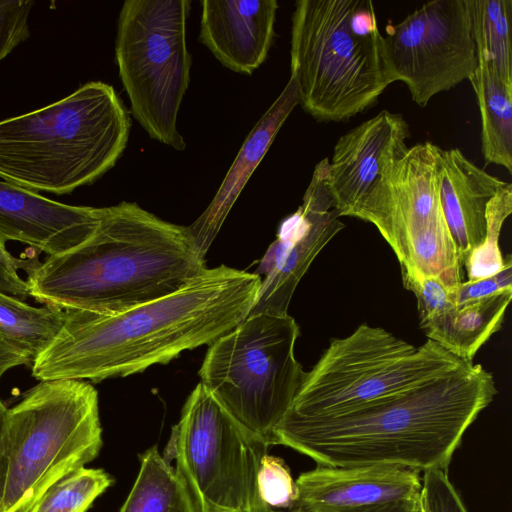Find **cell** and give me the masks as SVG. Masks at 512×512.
I'll return each mask as SVG.
<instances>
[{"instance_id": "cell-1", "label": "cell", "mask_w": 512, "mask_h": 512, "mask_svg": "<svg viewBox=\"0 0 512 512\" xmlns=\"http://www.w3.org/2000/svg\"><path fill=\"white\" fill-rule=\"evenodd\" d=\"M260 284L255 273L220 265L169 295L118 313L64 310V323L33 360L32 375L100 382L166 364L242 323Z\"/></svg>"}, {"instance_id": "cell-2", "label": "cell", "mask_w": 512, "mask_h": 512, "mask_svg": "<svg viewBox=\"0 0 512 512\" xmlns=\"http://www.w3.org/2000/svg\"><path fill=\"white\" fill-rule=\"evenodd\" d=\"M496 394L493 375L466 362L335 413L286 414L271 445L287 446L317 465L446 470L466 430Z\"/></svg>"}, {"instance_id": "cell-3", "label": "cell", "mask_w": 512, "mask_h": 512, "mask_svg": "<svg viewBox=\"0 0 512 512\" xmlns=\"http://www.w3.org/2000/svg\"><path fill=\"white\" fill-rule=\"evenodd\" d=\"M205 268L186 227L123 201L102 207L83 243L23 269L29 296L43 305L114 314L179 290Z\"/></svg>"}, {"instance_id": "cell-4", "label": "cell", "mask_w": 512, "mask_h": 512, "mask_svg": "<svg viewBox=\"0 0 512 512\" xmlns=\"http://www.w3.org/2000/svg\"><path fill=\"white\" fill-rule=\"evenodd\" d=\"M129 131L114 88L85 83L59 101L0 121V179L37 193L70 194L116 164Z\"/></svg>"}, {"instance_id": "cell-5", "label": "cell", "mask_w": 512, "mask_h": 512, "mask_svg": "<svg viewBox=\"0 0 512 512\" xmlns=\"http://www.w3.org/2000/svg\"><path fill=\"white\" fill-rule=\"evenodd\" d=\"M290 70L300 104L318 121H345L373 106L393 83L373 2L297 1Z\"/></svg>"}, {"instance_id": "cell-6", "label": "cell", "mask_w": 512, "mask_h": 512, "mask_svg": "<svg viewBox=\"0 0 512 512\" xmlns=\"http://www.w3.org/2000/svg\"><path fill=\"white\" fill-rule=\"evenodd\" d=\"M102 444L97 390L83 380L40 381L7 410L0 512H28L51 485L93 461Z\"/></svg>"}, {"instance_id": "cell-7", "label": "cell", "mask_w": 512, "mask_h": 512, "mask_svg": "<svg viewBox=\"0 0 512 512\" xmlns=\"http://www.w3.org/2000/svg\"><path fill=\"white\" fill-rule=\"evenodd\" d=\"M299 334L289 314L248 315L209 345L198 373L229 414L269 446L304 375L295 357Z\"/></svg>"}, {"instance_id": "cell-8", "label": "cell", "mask_w": 512, "mask_h": 512, "mask_svg": "<svg viewBox=\"0 0 512 512\" xmlns=\"http://www.w3.org/2000/svg\"><path fill=\"white\" fill-rule=\"evenodd\" d=\"M440 150L427 141L394 156L350 217L378 229L402 271L452 287L463 267L439 199Z\"/></svg>"}, {"instance_id": "cell-9", "label": "cell", "mask_w": 512, "mask_h": 512, "mask_svg": "<svg viewBox=\"0 0 512 512\" xmlns=\"http://www.w3.org/2000/svg\"><path fill=\"white\" fill-rule=\"evenodd\" d=\"M190 0H127L119 13L115 60L134 118L158 142L182 151L179 109L190 80Z\"/></svg>"}, {"instance_id": "cell-10", "label": "cell", "mask_w": 512, "mask_h": 512, "mask_svg": "<svg viewBox=\"0 0 512 512\" xmlns=\"http://www.w3.org/2000/svg\"><path fill=\"white\" fill-rule=\"evenodd\" d=\"M466 361L428 339L415 347L381 327L362 324L332 339L304 372L286 414L316 417L370 401L460 367Z\"/></svg>"}, {"instance_id": "cell-11", "label": "cell", "mask_w": 512, "mask_h": 512, "mask_svg": "<svg viewBox=\"0 0 512 512\" xmlns=\"http://www.w3.org/2000/svg\"><path fill=\"white\" fill-rule=\"evenodd\" d=\"M268 447L199 382L172 429L167 451L198 512H266L256 477Z\"/></svg>"}, {"instance_id": "cell-12", "label": "cell", "mask_w": 512, "mask_h": 512, "mask_svg": "<svg viewBox=\"0 0 512 512\" xmlns=\"http://www.w3.org/2000/svg\"><path fill=\"white\" fill-rule=\"evenodd\" d=\"M383 39L393 82L405 83L420 107L468 80L478 64L468 0L428 2L387 26Z\"/></svg>"}, {"instance_id": "cell-13", "label": "cell", "mask_w": 512, "mask_h": 512, "mask_svg": "<svg viewBox=\"0 0 512 512\" xmlns=\"http://www.w3.org/2000/svg\"><path fill=\"white\" fill-rule=\"evenodd\" d=\"M324 158L314 168L298 209L280 224L254 272L261 278L258 295L249 315H288L294 291L320 251L344 227L334 208Z\"/></svg>"}, {"instance_id": "cell-14", "label": "cell", "mask_w": 512, "mask_h": 512, "mask_svg": "<svg viewBox=\"0 0 512 512\" xmlns=\"http://www.w3.org/2000/svg\"><path fill=\"white\" fill-rule=\"evenodd\" d=\"M295 482L296 512H358L388 503H417L421 489L418 471L395 466L317 465Z\"/></svg>"}, {"instance_id": "cell-15", "label": "cell", "mask_w": 512, "mask_h": 512, "mask_svg": "<svg viewBox=\"0 0 512 512\" xmlns=\"http://www.w3.org/2000/svg\"><path fill=\"white\" fill-rule=\"evenodd\" d=\"M409 136L402 114L382 110L338 139L327 177L340 217L351 215L387 163L408 147Z\"/></svg>"}, {"instance_id": "cell-16", "label": "cell", "mask_w": 512, "mask_h": 512, "mask_svg": "<svg viewBox=\"0 0 512 512\" xmlns=\"http://www.w3.org/2000/svg\"><path fill=\"white\" fill-rule=\"evenodd\" d=\"M102 208L74 206L0 180V236L48 256L65 253L87 240Z\"/></svg>"}, {"instance_id": "cell-17", "label": "cell", "mask_w": 512, "mask_h": 512, "mask_svg": "<svg viewBox=\"0 0 512 512\" xmlns=\"http://www.w3.org/2000/svg\"><path fill=\"white\" fill-rule=\"evenodd\" d=\"M199 41L228 69L245 75L265 61L274 38L276 0H202Z\"/></svg>"}, {"instance_id": "cell-18", "label": "cell", "mask_w": 512, "mask_h": 512, "mask_svg": "<svg viewBox=\"0 0 512 512\" xmlns=\"http://www.w3.org/2000/svg\"><path fill=\"white\" fill-rule=\"evenodd\" d=\"M458 148L440 150L439 199L463 265L486 239L488 203L506 185Z\"/></svg>"}, {"instance_id": "cell-19", "label": "cell", "mask_w": 512, "mask_h": 512, "mask_svg": "<svg viewBox=\"0 0 512 512\" xmlns=\"http://www.w3.org/2000/svg\"><path fill=\"white\" fill-rule=\"evenodd\" d=\"M298 104V81L295 75L290 74L281 94L250 131L208 207L186 227L195 248L203 258L249 178Z\"/></svg>"}, {"instance_id": "cell-20", "label": "cell", "mask_w": 512, "mask_h": 512, "mask_svg": "<svg viewBox=\"0 0 512 512\" xmlns=\"http://www.w3.org/2000/svg\"><path fill=\"white\" fill-rule=\"evenodd\" d=\"M512 291L455 305L448 297L433 312L420 317L428 339L461 360L473 362L478 350L502 326Z\"/></svg>"}, {"instance_id": "cell-21", "label": "cell", "mask_w": 512, "mask_h": 512, "mask_svg": "<svg viewBox=\"0 0 512 512\" xmlns=\"http://www.w3.org/2000/svg\"><path fill=\"white\" fill-rule=\"evenodd\" d=\"M478 64L468 79L481 116V150L485 164L512 172V87L503 83L477 54Z\"/></svg>"}, {"instance_id": "cell-22", "label": "cell", "mask_w": 512, "mask_h": 512, "mask_svg": "<svg viewBox=\"0 0 512 512\" xmlns=\"http://www.w3.org/2000/svg\"><path fill=\"white\" fill-rule=\"evenodd\" d=\"M140 464L119 512H198L183 479L156 446L141 455Z\"/></svg>"}, {"instance_id": "cell-23", "label": "cell", "mask_w": 512, "mask_h": 512, "mask_svg": "<svg viewBox=\"0 0 512 512\" xmlns=\"http://www.w3.org/2000/svg\"><path fill=\"white\" fill-rule=\"evenodd\" d=\"M64 323V310L33 307L0 292V336L30 361L54 340Z\"/></svg>"}, {"instance_id": "cell-24", "label": "cell", "mask_w": 512, "mask_h": 512, "mask_svg": "<svg viewBox=\"0 0 512 512\" xmlns=\"http://www.w3.org/2000/svg\"><path fill=\"white\" fill-rule=\"evenodd\" d=\"M476 53L512 87V0H468Z\"/></svg>"}, {"instance_id": "cell-25", "label": "cell", "mask_w": 512, "mask_h": 512, "mask_svg": "<svg viewBox=\"0 0 512 512\" xmlns=\"http://www.w3.org/2000/svg\"><path fill=\"white\" fill-rule=\"evenodd\" d=\"M114 483L101 468H79L51 485L28 512H86Z\"/></svg>"}, {"instance_id": "cell-26", "label": "cell", "mask_w": 512, "mask_h": 512, "mask_svg": "<svg viewBox=\"0 0 512 512\" xmlns=\"http://www.w3.org/2000/svg\"><path fill=\"white\" fill-rule=\"evenodd\" d=\"M511 212L512 184L507 182L488 203L485 242L463 265L467 272V280L493 275L504 266L505 258H503L499 248V236L504 221Z\"/></svg>"}, {"instance_id": "cell-27", "label": "cell", "mask_w": 512, "mask_h": 512, "mask_svg": "<svg viewBox=\"0 0 512 512\" xmlns=\"http://www.w3.org/2000/svg\"><path fill=\"white\" fill-rule=\"evenodd\" d=\"M256 486L259 501L266 512L294 509L297 486L283 459L266 453L260 460Z\"/></svg>"}, {"instance_id": "cell-28", "label": "cell", "mask_w": 512, "mask_h": 512, "mask_svg": "<svg viewBox=\"0 0 512 512\" xmlns=\"http://www.w3.org/2000/svg\"><path fill=\"white\" fill-rule=\"evenodd\" d=\"M418 512H468L446 470L424 471L418 499Z\"/></svg>"}, {"instance_id": "cell-29", "label": "cell", "mask_w": 512, "mask_h": 512, "mask_svg": "<svg viewBox=\"0 0 512 512\" xmlns=\"http://www.w3.org/2000/svg\"><path fill=\"white\" fill-rule=\"evenodd\" d=\"M31 0H0V61L30 36Z\"/></svg>"}, {"instance_id": "cell-30", "label": "cell", "mask_w": 512, "mask_h": 512, "mask_svg": "<svg viewBox=\"0 0 512 512\" xmlns=\"http://www.w3.org/2000/svg\"><path fill=\"white\" fill-rule=\"evenodd\" d=\"M512 291V259L511 255L505 257L504 266L495 274L462 281L460 284L448 287L450 301L461 305L501 292Z\"/></svg>"}, {"instance_id": "cell-31", "label": "cell", "mask_w": 512, "mask_h": 512, "mask_svg": "<svg viewBox=\"0 0 512 512\" xmlns=\"http://www.w3.org/2000/svg\"><path fill=\"white\" fill-rule=\"evenodd\" d=\"M23 266L24 260L14 257L0 236V292L25 301L29 296V288L18 272Z\"/></svg>"}, {"instance_id": "cell-32", "label": "cell", "mask_w": 512, "mask_h": 512, "mask_svg": "<svg viewBox=\"0 0 512 512\" xmlns=\"http://www.w3.org/2000/svg\"><path fill=\"white\" fill-rule=\"evenodd\" d=\"M2 375H0L1 379ZM8 407L0 398V510L4 493L6 471H7V453H6V418Z\"/></svg>"}, {"instance_id": "cell-33", "label": "cell", "mask_w": 512, "mask_h": 512, "mask_svg": "<svg viewBox=\"0 0 512 512\" xmlns=\"http://www.w3.org/2000/svg\"><path fill=\"white\" fill-rule=\"evenodd\" d=\"M358 512H418V502L417 503H408V502L388 503V504H383V505L366 508V509H363Z\"/></svg>"}, {"instance_id": "cell-34", "label": "cell", "mask_w": 512, "mask_h": 512, "mask_svg": "<svg viewBox=\"0 0 512 512\" xmlns=\"http://www.w3.org/2000/svg\"><path fill=\"white\" fill-rule=\"evenodd\" d=\"M273 512H276V511H273ZM289 512H296V511H289Z\"/></svg>"}]
</instances>
